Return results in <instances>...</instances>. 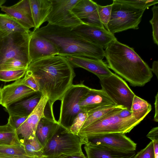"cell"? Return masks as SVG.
Returning a JSON list of instances; mask_svg holds the SVG:
<instances>
[{
  "label": "cell",
  "instance_id": "26",
  "mask_svg": "<svg viewBox=\"0 0 158 158\" xmlns=\"http://www.w3.org/2000/svg\"><path fill=\"white\" fill-rule=\"evenodd\" d=\"M20 139L29 156L36 158H45L44 147L35 135Z\"/></svg>",
  "mask_w": 158,
  "mask_h": 158
},
{
  "label": "cell",
  "instance_id": "8",
  "mask_svg": "<svg viewBox=\"0 0 158 158\" xmlns=\"http://www.w3.org/2000/svg\"><path fill=\"white\" fill-rule=\"evenodd\" d=\"M31 32L15 33L1 40L0 65L11 59H17L30 64L28 44Z\"/></svg>",
  "mask_w": 158,
  "mask_h": 158
},
{
  "label": "cell",
  "instance_id": "4",
  "mask_svg": "<svg viewBox=\"0 0 158 158\" xmlns=\"http://www.w3.org/2000/svg\"><path fill=\"white\" fill-rule=\"evenodd\" d=\"M121 110L106 115L81 130L78 135L83 144L86 143V138L89 136L106 133H129L141 122L132 115L125 118L120 117L118 113Z\"/></svg>",
  "mask_w": 158,
  "mask_h": 158
},
{
  "label": "cell",
  "instance_id": "1",
  "mask_svg": "<svg viewBox=\"0 0 158 158\" xmlns=\"http://www.w3.org/2000/svg\"><path fill=\"white\" fill-rule=\"evenodd\" d=\"M27 71L35 78L39 92L48 97V104L52 110L54 102L61 100L73 85L76 76L73 67L67 58L59 55L32 62Z\"/></svg>",
  "mask_w": 158,
  "mask_h": 158
},
{
  "label": "cell",
  "instance_id": "41",
  "mask_svg": "<svg viewBox=\"0 0 158 158\" xmlns=\"http://www.w3.org/2000/svg\"><path fill=\"white\" fill-rule=\"evenodd\" d=\"M131 115V111L127 109H123L118 113V116L122 118H126Z\"/></svg>",
  "mask_w": 158,
  "mask_h": 158
},
{
  "label": "cell",
  "instance_id": "45",
  "mask_svg": "<svg viewBox=\"0 0 158 158\" xmlns=\"http://www.w3.org/2000/svg\"><path fill=\"white\" fill-rule=\"evenodd\" d=\"M0 158H36L32 157H25L22 156H0Z\"/></svg>",
  "mask_w": 158,
  "mask_h": 158
},
{
  "label": "cell",
  "instance_id": "15",
  "mask_svg": "<svg viewBox=\"0 0 158 158\" xmlns=\"http://www.w3.org/2000/svg\"><path fill=\"white\" fill-rule=\"evenodd\" d=\"M25 85L23 78L5 85L1 89V105L5 108L35 93Z\"/></svg>",
  "mask_w": 158,
  "mask_h": 158
},
{
  "label": "cell",
  "instance_id": "31",
  "mask_svg": "<svg viewBox=\"0 0 158 158\" xmlns=\"http://www.w3.org/2000/svg\"><path fill=\"white\" fill-rule=\"evenodd\" d=\"M87 117V112L84 111L80 112L75 118L71 126L67 130L70 132L78 135Z\"/></svg>",
  "mask_w": 158,
  "mask_h": 158
},
{
  "label": "cell",
  "instance_id": "25",
  "mask_svg": "<svg viewBox=\"0 0 158 158\" xmlns=\"http://www.w3.org/2000/svg\"><path fill=\"white\" fill-rule=\"evenodd\" d=\"M98 4L91 0H80L72 10L78 19H85L97 10Z\"/></svg>",
  "mask_w": 158,
  "mask_h": 158
},
{
  "label": "cell",
  "instance_id": "6",
  "mask_svg": "<svg viewBox=\"0 0 158 158\" xmlns=\"http://www.w3.org/2000/svg\"><path fill=\"white\" fill-rule=\"evenodd\" d=\"M107 30L114 34L129 29H138L145 10L113 0Z\"/></svg>",
  "mask_w": 158,
  "mask_h": 158
},
{
  "label": "cell",
  "instance_id": "14",
  "mask_svg": "<svg viewBox=\"0 0 158 158\" xmlns=\"http://www.w3.org/2000/svg\"><path fill=\"white\" fill-rule=\"evenodd\" d=\"M48 100L47 96L42 94L39 103L33 110L16 130L20 139L35 135L37 125L45 115L44 111Z\"/></svg>",
  "mask_w": 158,
  "mask_h": 158
},
{
  "label": "cell",
  "instance_id": "19",
  "mask_svg": "<svg viewBox=\"0 0 158 158\" xmlns=\"http://www.w3.org/2000/svg\"><path fill=\"white\" fill-rule=\"evenodd\" d=\"M85 145L87 158H132L136 154L135 151H122L103 145Z\"/></svg>",
  "mask_w": 158,
  "mask_h": 158
},
{
  "label": "cell",
  "instance_id": "44",
  "mask_svg": "<svg viewBox=\"0 0 158 158\" xmlns=\"http://www.w3.org/2000/svg\"><path fill=\"white\" fill-rule=\"evenodd\" d=\"M60 158H87L84 154L81 155H73L67 156Z\"/></svg>",
  "mask_w": 158,
  "mask_h": 158
},
{
  "label": "cell",
  "instance_id": "43",
  "mask_svg": "<svg viewBox=\"0 0 158 158\" xmlns=\"http://www.w3.org/2000/svg\"><path fill=\"white\" fill-rule=\"evenodd\" d=\"M152 72L156 75L158 78V60L154 61L152 63V68L151 69Z\"/></svg>",
  "mask_w": 158,
  "mask_h": 158
},
{
  "label": "cell",
  "instance_id": "28",
  "mask_svg": "<svg viewBox=\"0 0 158 158\" xmlns=\"http://www.w3.org/2000/svg\"><path fill=\"white\" fill-rule=\"evenodd\" d=\"M16 130L9 123L0 126V145H22Z\"/></svg>",
  "mask_w": 158,
  "mask_h": 158
},
{
  "label": "cell",
  "instance_id": "37",
  "mask_svg": "<svg viewBox=\"0 0 158 158\" xmlns=\"http://www.w3.org/2000/svg\"><path fill=\"white\" fill-rule=\"evenodd\" d=\"M24 84L36 92H39L38 83L35 77L31 73L26 71L23 78Z\"/></svg>",
  "mask_w": 158,
  "mask_h": 158
},
{
  "label": "cell",
  "instance_id": "5",
  "mask_svg": "<svg viewBox=\"0 0 158 158\" xmlns=\"http://www.w3.org/2000/svg\"><path fill=\"white\" fill-rule=\"evenodd\" d=\"M83 144L78 135L60 126L44 147L45 158H60L67 156L83 154Z\"/></svg>",
  "mask_w": 158,
  "mask_h": 158
},
{
  "label": "cell",
  "instance_id": "32",
  "mask_svg": "<svg viewBox=\"0 0 158 158\" xmlns=\"http://www.w3.org/2000/svg\"><path fill=\"white\" fill-rule=\"evenodd\" d=\"M29 64L16 59H9L0 65V70H17L27 69Z\"/></svg>",
  "mask_w": 158,
  "mask_h": 158
},
{
  "label": "cell",
  "instance_id": "22",
  "mask_svg": "<svg viewBox=\"0 0 158 158\" xmlns=\"http://www.w3.org/2000/svg\"><path fill=\"white\" fill-rule=\"evenodd\" d=\"M34 23V30L47 21L52 6L51 0H29Z\"/></svg>",
  "mask_w": 158,
  "mask_h": 158
},
{
  "label": "cell",
  "instance_id": "40",
  "mask_svg": "<svg viewBox=\"0 0 158 158\" xmlns=\"http://www.w3.org/2000/svg\"><path fill=\"white\" fill-rule=\"evenodd\" d=\"M147 137L152 141L153 146H158V127L152 128L147 134Z\"/></svg>",
  "mask_w": 158,
  "mask_h": 158
},
{
  "label": "cell",
  "instance_id": "46",
  "mask_svg": "<svg viewBox=\"0 0 158 158\" xmlns=\"http://www.w3.org/2000/svg\"><path fill=\"white\" fill-rule=\"evenodd\" d=\"M2 100L1 89L0 88V104H1Z\"/></svg>",
  "mask_w": 158,
  "mask_h": 158
},
{
  "label": "cell",
  "instance_id": "11",
  "mask_svg": "<svg viewBox=\"0 0 158 158\" xmlns=\"http://www.w3.org/2000/svg\"><path fill=\"white\" fill-rule=\"evenodd\" d=\"M86 144L103 145L122 151H135L137 145L136 143L127 136L125 134L119 133L89 136L86 138Z\"/></svg>",
  "mask_w": 158,
  "mask_h": 158
},
{
  "label": "cell",
  "instance_id": "33",
  "mask_svg": "<svg viewBox=\"0 0 158 158\" xmlns=\"http://www.w3.org/2000/svg\"><path fill=\"white\" fill-rule=\"evenodd\" d=\"M112 6V4L105 6L98 4L97 10L100 20L106 30L110 18Z\"/></svg>",
  "mask_w": 158,
  "mask_h": 158
},
{
  "label": "cell",
  "instance_id": "23",
  "mask_svg": "<svg viewBox=\"0 0 158 158\" xmlns=\"http://www.w3.org/2000/svg\"><path fill=\"white\" fill-rule=\"evenodd\" d=\"M30 31L7 14H0V35L1 40L15 33Z\"/></svg>",
  "mask_w": 158,
  "mask_h": 158
},
{
  "label": "cell",
  "instance_id": "21",
  "mask_svg": "<svg viewBox=\"0 0 158 158\" xmlns=\"http://www.w3.org/2000/svg\"><path fill=\"white\" fill-rule=\"evenodd\" d=\"M60 126L54 116L45 114L40 119L35 135L44 147L50 140Z\"/></svg>",
  "mask_w": 158,
  "mask_h": 158
},
{
  "label": "cell",
  "instance_id": "47",
  "mask_svg": "<svg viewBox=\"0 0 158 158\" xmlns=\"http://www.w3.org/2000/svg\"><path fill=\"white\" fill-rule=\"evenodd\" d=\"M1 37L0 36V45H1Z\"/></svg>",
  "mask_w": 158,
  "mask_h": 158
},
{
  "label": "cell",
  "instance_id": "3",
  "mask_svg": "<svg viewBox=\"0 0 158 158\" xmlns=\"http://www.w3.org/2000/svg\"><path fill=\"white\" fill-rule=\"evenodd\" d=\"M32 31L52 43L58 50L59 55L65 57L78 56L100 60L105 57L104 50L102 47L73 32L71 27L48 23Z\"/></svg>",
  "mask_w": 158,
  "mask_h": 158
},
{
  "label": "cell",
  "instance_id": "34",
  "mask_svg": "<svg viewBox=\"0 0 158 158\" xmlns=\"http://www.w3.org/2000/svg\"><path fill=\"white\" fill-rule=\"evenodd\" d=\"M118 1L120 2L128 4L138 8L144 10L158 3V0H118Z\"/></svg>",
  "mask_w": 158,
  "mask_h": 158
},
{
  "label": "cell",
  "instance_id": "20",
  "mask_svg": "<svg viewBox=\"0 0 158 158\" xmlns=\"http://www.w3.org/2000/svg\"><path fill=\"white\" fill-rule=\"evenodd\" d=\"M42 94L36 92L6 108L9 115L28 116L39 103Z\"/></svg>",
  "mask_w": 158,
  "mask_h": 158
},
{
  "label": "cell",
  "instance_id": "24",
  "mask_svg": "<svg viewBox=\"0 0 158 158\" xmlns=\"http://www.w3.org/2000/svg\"><path fill=\"white\" fill-rule=\"evenodd\" d=\"M124 109L125 108L121 106L109 105L100 107L89 110L87 112V118L81 130L106 115Z\"/></svg>",
  "mask_w": 158,
  "mask_h": 158
},
{
  "label": "cell",
  "instance_id": "16",
  "mask_svg": "<svg viewBox=\"0 0 158 158\" xmlns=\"http://www.w3.org/2000/svg\"><path fill=\"white\" fill-rule=\"evenodd\" d=\"M65 57L73 68L80 67L85 69L95 75L99 79L108 77L113 73L107 64L102 60L76 56Z\"/></svg>",
  "mask_w": 158,
  "mask_h": 158
},
{
  "label": "cell",
  "instance_id": "35",
  "mask_svg": "<svg viewBox=\"0 0 158 158\" xmlns=\"http://www.w3.org/2000/svg\"><path fill=\"white\" fill-rule=\"evenodd\" d=\"M152 18L149 21L152 27L153 39L154 43L158 45V6L154 5L152 8Z\"/></svg>",
  "mask_w": 158,
  "mask_h": 158
},
{
  "label": "cell",
  "instance_id": "9",
  "mask_svg": "<svg viewBox=\"0 0 158 158\" xmlns=\"http://www.w3.org/2000/svg\"><path fill=\"white\" fill-rule=\"evenodd\" d=\"M102 89L118 106L131 111L135 94L127 83L116 74L100 79Z\"/></svg>",
  "mask_w": 158,
  "mask_h": 158
},
{
  "label": "cell",
  "instance_id": "29",
  "mask_svg": "<svg viewBox=\"0 0 158 158\" xmlns=\"http://www.w3.org/2000/svg\"><path fill=\"white\" fill-rule=\"evenodd\" d=\"M0 156L31 157L27 154L22 144L21 145H0Z\"/></svg>",
  "mask_w": 158,
  "mask_h": 158
},
{
  "label": "cell",
  "instance_id": "30",
  "mask_svg": "<svg viewBox=\"0 0 158 158\" xmlns=\"http://www.w3.org/2000/svg\"><path fill=\"white\" fill-rule=\"evenodd\" d=\"M27 70H0V81L10 82L20 79L24 76Z\"/></svg>",
  "mask_w": 158,
  "mask_h": 158
},
{
  "label": "cell",
  "instance_id": "38",
  "mask_svg": "<svg viewBox=\"0 0 158 158\" xmlns=\"http://www.w3.org/2000/svg\"><path fill=\"white\" fill-rule=\"evenodd\" d=\"M27 117L9 115L8 123L16 130L24 122Z\"/></svg>",
  "mask_w": 158,
  "mask_h": 158
},
{
  "label": "cell",
  "instance_id": "17",
  "mask_svg": "<svg viewBox=\"0 0 158 158\" xmlns=\"http://www.w3.org/2000/svg\"><path fill=\"white\" fill-rule=\"evenodd\" d=\"M1 10L10 16L25 28L29 30L34 27L29 0H22L9 6L2 5Z\"/></svg>",
  "mask_w": 158,
  "mask_h": 158
},
{
  "label": "cell",
  "instance_id": "18",
  "mask_svg": "<svg viewBox=\"0 0 158 158\" xmlns=\"http://www.w3.org/2000/svg\"><path fill=\"white\" fill-rule=\"evenodd\" d=\"M79 105L82 111L86 112L100 107L116 105L102 90L91 88L81 98Z\"/></svg>",
  "mask_w": 158,
  "mask_h": 158
},
{
  "label": "cell",
  "instance_id": "12",
  "mask_svg": "<svg viewBox=\"0 0 158 158\" xmlns=\"http://www.w3.org/2000/svg\"><path fill=\"white\" fill-rule=\"evenodd\" d=\"M71 30L90 42L101 46L104 49H105L111 42L117 39L114 34L104 27L96 26L84 22L79 25L71 28Z\"/></svg>",
  "mask_w": 158,
  "mask_h": 158
},
{
  "label": "cell",
  "instance_id": "42",
  "mask_svg": "<svg viewBox=\"0 0 158 158\" xmlns=\"http://www.w3.org/2000/svg\"><path fill=\"white\" fill-rule=\"evenodd\" d=\"M155 102L154 103L155 108V113L154 118V120L155 121L158 122V93H157L155 96Z\"/></svg>",
  "mask_w": 158,
  "mask_h": 158
},
{
  "label": "cell",
  "instance_id": "39",
  "mask_svg": "<svg viewBox=\"0 0 158 158\" xmlns=\"http://www.w3.org/2000/svg\"><path fill=\"white\" fill-rule=\"evenodd\" d=\"M83 21L84 22L91 25L101 27H104L101 23L98 15V10L90 16Z\"/></svg>",
  "mask_w": 158,
  "mask_h": 158
},
{
  "label": "cell",
  "instance_id": "2",
  "mask_svg": "<svg viewBox=\"0 0 158 158\" xmlns=\"http://www.w3.org/2000/svg\"><path fill=\"white\" fill-rule=\"evenodd\" d=\"M109 69L133 86H143L153 77L151 68L134 49L118 41L111 42L104 50Z\"/></svg>",
  "mask_w": 158,
  "mask_h": 158
},
{
  "label": "cell",
  "instance_id": "10",
  "mask_svg": "<svg viewBox=\"0 0 158 158\" xmlns=\"http://www.w3.org/2000/svg\"><path fill=\"white\" fill-rule=\"evenodd\" d=\"M52 6L47 22L51 25L73 28L84 23L72 12L80 0H51Z\"/></svg>",
  "mask_w": 158,
  "mask_h": 158
},
{
  "label": "cell",
  "instance_id": "27",
  "mask_svg": "<svg viewBox=\"0 0 158 158\" xmlns=\"http://www.w3.org/2000/svg\"><path fill=\"white\" fill-rule=\"evenodd\" d=\"M152 110L151 105L135 95L131 106V115L137 120L141 121Z\"/></svg>",
  "mask_w": 158,
  "mask_h": 158
},
{
  "label": "cell",
  "instance_id": "36",
  "mask_svg": "<svg viewBox=\"0 0 158 158\" xmlns=\"http://www.w3.org/2000/svg\"><path fill=\"white\" fill-rule=\"evenodd\" d=\"M132 158H155L152 141H151L146 147L138 152Z\"/></svg>",
  "mask_w": 158,
  "mask_h": 158
},
{
  "label": "cell",
  "instance_id": "7",
  "mask_svg": "<svg viewBox=\"0 0 158 158\" xmlns=\"http://www.w3.org/2000/svg\"><path fill=\"white\" fill-rule=\"evenodd\" d=\"M90 88L83 81L73 85L61 98L59 118L58 122L62 127L67 130L71 126L77 115L82 111L79 105L81 98Z\"/></svg>",
  "mask_w": 158,
  "mask_h": 158
},
{
  "label": "cell",
  "instance_id": "13",
  "mask_svg": "<svg viewBox=\"0 0 158 158\" xmlns=\"http://www.w3.org/2000/svg\"><path fill=\"white\" fill-rule=\"evenodd\" d=\"M30 63L43 58L58 55L56 46L46 38L31 31L28 44Z\"/></svg>",
  "mask_w": 158,
  "mask_h": 158
}]
</instances>
